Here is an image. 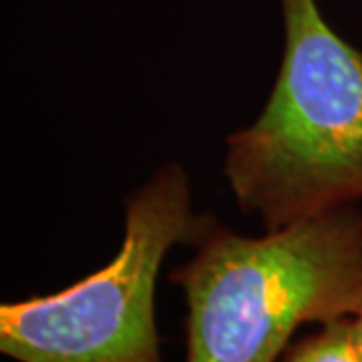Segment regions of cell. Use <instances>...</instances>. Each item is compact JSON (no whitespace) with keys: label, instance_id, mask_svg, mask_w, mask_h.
Returning <instances> with one entry per match:
<instances>
[{"label":"cell","instance_id":"cell-1","mask_svg":"<svg viewBox=\"0 0 362 362\" xmlns=\"http://www.w3.org/2000/svg\"><path fill=\"white\" fill-rule=\"evenodd\" d=\"M284 51L259 115L226 139L235 206L266 232L362 199V51L316 0H280Z\"/></svg>","mask_w":362,"mask_h":362},{"label":"cell","instance_id":"cell-2","mask_svg":"<svg viewBox=\"0 0 362 362\" xmlns=\"http://www.w3.org/2000/svg\"><path fill=\"white\" fill-rule=\"evenodd\" d=\"M171 272L183 292L185 361L280 362L304 324L362 312V211H326L258 238L220 221Z\"/></svg>","mask_w":362,"mask_h":362},{"label":"cell","instance_id":"cell-3","mask_svg":"<svg viewBox=\"0 0 362 362\" xmlns=\"http://www.w3.org/2000/svg\"><path fill=\"white\" fill-rule=\"evenodd\" d=\"M214 216L194 209L180 163H163L125 206L103 268L59 292L0 306V352L16 362H163L156 288L173 246H195Z\"/></svg>","mask_w":362,"mask_h":362},{"label":"cell","instance_id":"cell-4","mask_svg":"<svg viewBox=\"0 0 362 362\" xmlns=\"http://www.w3.org/2000/svg\"><path fill=\"white\" fill-rule=\"evenodd\" d=\"M280 362H362L354 318L318 324L316 332L292 342Z\"/></svg>","mask_w":362,"mask_h":362},{"label":"cell","instance_id":"cell-5","mask_svg":"<svg viewBox=\"0 0 362 362\" xmlns=\"http://www.w3.org/2000/svg\"><path fill=\"white\" fill-rule=\"evenodd\" d=\"M354 332H356V342H358V349L362 352V312L358 316H354Z\"/></svg>","mask_w":362,"mask_h":362}]
</instances>
